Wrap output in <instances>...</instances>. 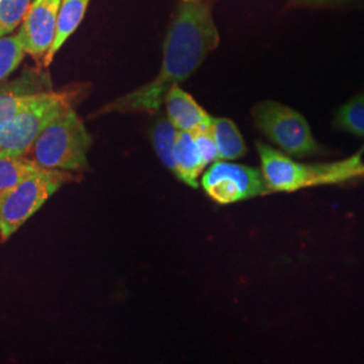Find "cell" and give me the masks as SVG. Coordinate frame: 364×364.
I'll return each instance as SVG.
<instances>
[{
  "mask_svg": "<svg viewBox=\"0 0 364 364\" xmlns=\"http://www.w3.org/2000/svg\"><path fill=\"white\" fill-rule=\"evenodd\" d=\"M210 131L216 144L219 159L235 161L247 154L246 142L231 119L212 117Z\"/></svg>",
  "mask_w": 364,
  "mask_h": 364,
  "instance_id": "7c38bea8",
  "label": "cell"
},
{
  "mask_svg": "<svg viewBox=\"0 0 364 364\" xmlns=\"http://www.w3.org/2000/svg\"><path fill=\"white\" fill-rule=\"evenodd\" d=\"M25 54L18 34L0 38V81L13 73L22 63Z\"/></svg>",
  "mask_w": 364,
  "mask_h": 364,
  "instance_id": "2e32d148",
  "label": "cell"
},
{
  "mask_svg": "<svg viewBox=\"0 0 364 364\" xmlns=\"http://www.w3.org/2000/svg\"><path fill=\"white\" fill-rule=\"evenodd\" d=\"M37 169L38 165L27 156L0 153V197Z\"/></svg>",
  "mask_w": 364,
  "mask_h": 364,
  "instance_id": "5bb4252c",
  "label": "cell"
},
{
  "mask_svg": "<svg viewBox=\"0 0 364 364\" xmlns=\"http://www.w3.org/2000/svg\"><path fill=\"white\" fill-rule=\"evenodd\" d=\"M31 0H0V38L13 33L25 18Z\"/></svg>",
  "mask_w": 364,
  "mask_h": 364,
  "instance_id": "e0dca14e",
  "label": "cell"
},
{
  "mask_svg": "<svg viewBox=\"0 0 364 364\" xmlns=\"http://www.w3.org/2000/svg\"><path fill=\"white\" fill-rule=\"evenodd\" d=\"M37 93H23V95L16 92L0 93V129L10 119H13L22 108L30 105L37 97Z\"/></svg>",
  "mask_w": 364,
  "mask_h": 364,
  "instance_id": "ac0fdd59",
  "label": "cell"
},
{
  "mask_svg": "<svg viewBox=\"0 0 364 364\" xmlns=\"http://www.w3.org/2000/svg\"><path fill=\"white\" fill-rule=\"evenodd\" d=\"M92 136L76 111L69 107L46 126L27 156L43 169L81 171L90 169Z\"/></svg>",
  "mask_w": 364,
  "mask_h": 364,
  "instance_id": "3957f363",
  "label": "cell"
},
{
  "mask_svg": "<svg viewBox=\"0 0 364 364\" xmlns=\"http://www.w3.org/2000/svg\"><path fill=\"white\" fill-rule=\"evenodd\" d=\"M63 0H31L18 37L28 55L38 60L52 46Z\"/></svg>",
  "mask_w": 364,
  "mask_h": 364,
  "instance_id": "ba28073f",
  "label": "cell"
},
{
  "mask_svg": "<svg viewBox=\"0 0 364 364\" xmlns=\"http://www.w3.org/2000/svg\"><path fill=\"white\" fill-rule=\"evenodd\" d=\"M77 91L38 92L37 97L22 108L0 129V153L27 156L39 134L54 117L72 107Z\"/></svg>",
  "mask_w": 364,
  "mask_h": 364,
  "instance_id": "8992f818",
  "label": "cell"
},
{
  "mask_svg": "<svg viewBox=\"0 0 364 364\" xmlns=\"http://www.w3.org/2000/svg\"><path fill=\"white\" fill-rule=\"evenodd\" d=\"M70 171L39 169L28 174L0 197V239L15 234L64 183L72 181Z\"/></svg>",
  "mask_w": 364,
  "mask_h": 364,
  "instance_id": "5b68a950",
  "label": "cell"
},
{
  "mask_svg": "<svg viewBox=\"0 0 364 364\" xmlns=\"http://www.w3.org/2000/svg\"><path fill=\"white\" fill-rule=\"evenodd\" d=\"M192 135H193L196 146L198 149V153L203 158L205 166H208L219 159L216 144H215V139H213V135L210 131V124L192 131Z\"/></svg>",
  "mask_w": 364,
  "mask_h": 364,
  "instance_id": "d6986e66",
  "label": "cell"
},
{
  "mask_svg": "<svg viewBox=\"0 0 364 364\" xmlns=\"http://www.w3.org/2000/svg\"><path fill=\"white\" fill-rule=\"evenodd\" d=\"M260 171L270 193L364 181L363 150L332 162H299L270 144L257 142Z\"/></svg>",
  "mask_w": 364,
  "mask_h": 364,
  "instance_id": "7a4b0ae2",
  "label": "cell"
},
{
  "mask_svg": "<svg viewBox=\"0 0 364 364\" xmlns=\"http://www.w3.org/2000/svg\"><path fill=\"white\" fill-rule=\"evenodd\" d=\"M201 186L209 198L220 205L270 195L259 169L224 159L210 165L201 178Z\"/></svg>",
  "mask_w": 364,
  "mask_h": 364,
  "instance_id": "52a82bcc",
  "label": "cell"
},
{
  "mask_svg": "<svg viewBox=\"0 0 364 364\" xmlns=\"http://www.w3.org/2000/svg\"><path fill=\"white\" fill-rule=\"evenodd\" d=\"M347 0H287V10H296V9H311V10H318V9H328V7H336Z\"/></svg>",
  "mask_w": 364,
  "mask_h": 364,
  "instance_id": "ffe728a7",
  "label": "cell"
},
{
  "mask_svg": "<svg viewBox=\"0 0 364 364\" xmlns=\"http://www.w3.org/2000/svg\"><path fill=\"white\" fill-rule=\"evenodd\" d=\"M164 105L166 107V117L178 131L192 132L210 124L212 117L196 102L192 95L178 85L170 88L165 95Z\"/></svg>",
  "mask_w": 364,
  "mask_h": 364,
  "instance_id": "9c48e42d",
  "label": "cell"
},
{
  "mask_svg": "<svg viewBox=\"0 0 364 364\" xmlns=\"http://www.w3.org/2000/svg\"><path fill=\"white\" fill-rule=\"evenodd\" d=\"M335 127L364 139V92H360L338 107L333 120Z\"/></svg>",
  "mask_w": 364,
  "mask_h": 364,
  "instance_id": "9a60e30c",
  "label": "cell"
},
{
  "mask_svg": "<svg viewBox=\"0 0 364 364\" xmlns=\"http://www.w3.org/2000/svg\"><path fill=\"white\" fill-rule=\"evenodd\" d=\"M219 43L220 36L213 19L212 1L177 0L156 77L105 105L96 115L159 111L170 88L191 77Z\"/></svg>",
  "mask_w": 364,
  "mask_h": 364,
  "instance_id": "6da1fadb",
  "label": "cell"
},
{
  "mask_svg": "<svg viewBox=\"0 0 364 364\" xmlns=\"http://www.w3.org/2000/svg\"><path fill=\"white\" fill-rule=\"evenodd\" d=\"M174 162H176V177L191 188H198V177L205 164L198 153L192 132L178 131L174 144Z\"/></svg>",
  "mask_w": 364,
  "mask_h": 364,
  "instance_id": "30bf717a",
  "label": "cell"
},
{
  "mask_svg": "<svg viewBox=\"0 0 364 364\" xmlns=\"http://www.w3.org/2000/svg\"><path fill=\"white\" fill-rule=\"evenodd\" d=\"M90 1L91 0H63L57 18V26L52 46L45 55V65H50L55 53L63 48L66 39L76 31L78 25L84 19Z\"/></svg>",
  "mask_w": 364,
  "mask_h": 364,
  "instance_id": "8fae6325",
  "label": "cell"
},
{
  "mask_svg": "<svg viewBox=\"0 0 364 364\" xmlns=\"http://www.w3.org/2000/svg\"><path fill=\"white\" fill-rule=\"evenodd\" d=\"M178 130L171 124L168 117H159L150 131L151 144L156 150V156L166 169L176 176L174 162V144Z\"/></svg>",
  "mask_w": 364,
  "mask_h": 364,
  "instance_id": "4fadbf2b",
  "label": "cell"
},
{
  "mask_svg": "<svg viewBox=\"0 0 364 364\" xmlns=\"http://www.w3.org/2000/svg\"><path fill=\"white\" fill-rule=\"evenodd\" d=\"M251 115L258 130L287 156L294 159L329 156V150L313 136L308 120L291 107L264 100L254 105Z\"/></svg>",
  "mask_w": 364,
  "mask_h": 364,
  "instance_id": "277c9868",
  "label": "cell"
}]
</instances>
